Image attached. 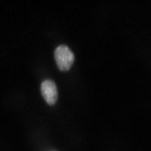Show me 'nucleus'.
Returning <instances> with one entry per match:
<instances>
[{
    "instance_id": "obj_1",
    "label": "nucleus",
    "mask_w": 151,
    "mask_h": 151,
    "mask_svg": "<svg viewBox=\"0 0 151 151\" xmlns=\"http://www.w3.org/2000/svg\"><path fill=\"white\" fill-rule=\"evenodd\" d=\"M54 57L58 67L63 71L70 69L75 59L74 54L70 49L63 45H59L55 49Z\"/></svg>"
},
{
    "instance_id": "obj_2",
    "label": "nucleus",
    "mask_w": 151,
    "mask_h": 151,
    "mask_svg": "<svg viewBox=\"0 0 151 151\" xmlns=\"http://www.w3.org/2000/svg\"><path fill=\"white\" fill-rule=\"evenodd\" d=\"M40 91L42 97L48 105L52 106L56 103L58 92L54 81L50 79L45 80L41 85Z\"/></svg>"
}]
</instances>
